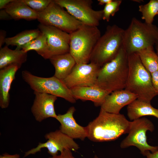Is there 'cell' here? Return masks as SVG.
Returning a JSON list of instances; mask_svg holds the SVG:
<instances>
[{
	"label": "cell",
	"mask_w": 158,
	"mask_h": 158,
	"mask_svg": "<svg viewBox=\"0 0 158 158\" xmlns=\"http://www.w3.org/2000/svg\"><path fill=\"white\" fill-rule=\"evenodd\" d=\"M122 2L121 0H112L105 5L103 10L102 19L109 22L111 16H114L119 10Z\"/></svg>",
	"instance_id": "obj_27"
},
{
	"label": "cell",
	"mask_w": 158,
	"mask_h": 158,
	"mask_svg": "<svg viewBox=\"0 0 158 158\" xmlns=\"http://www.w3.org/2000/svg\"><path fill=\"white\" fill-rule=\"evenodd\" d=\"M75 111L74 107H71L66 113L58 115L56 119L60 123L59 130L63 133L73 139L84 140L87 138V128L76 122L73 116Z\"/></svg>",
	"instance_id": "obj_15"
},
{
	"label": "cell",
	"mask_w": 158,
	"mask_h": 158,
	"mask_svg": "<svg viewBox=\"0 0 158 158\" xmlns=\"http://www.w3.org/2000/svg\"><path fill=\"white\" fill-rule=\"evenodd\" d=\"M83 24L97 27L102 19L103 10H95L92 0H54Z\"/></svg>",
	"instance_id": "obj_10"
},
{
	"label": "cell",
	"mask_w": 158,
	"mask_h": 158,
	"mask_svg": "<svg viewBox=\"0 0 158 158\" xmlns=\"http://www.w3.org/2000/svg\"><path fill=\"white\" fill-rule=\"evenodd\" d=\"M69 53L76 63H89L101 32L97 26L83 24L70 34Z\"/></svg>",
	"instance_id": "obj_6"
},
{
	"label": "cell",
	"mask_w": 158,
	"mask_h": 158,
	"mask_svg": "<svg viewBox=\"0 0 158 158\" xmlns=\"http://www.w3.org/2000/svg\"><path fill=\"white\" fill-rule=\"evenodd\" d=\"M35 95L31 108V112L35 120L41 122L49 118H56L54 103L57 97L46 93L34 92Z\"/></svg>",
	"instance_id": "obj_14"
},
{
	"label": "cell",
	"mask_w": 158,
	"mask_h": 158,
	"mask_svg": "<svg viewBox=\"0 0 158 158\" xmlns=\"http://www.w3.org/2000/svg\"><path fill=\"white\" fill-rule=\"evenodd\" d=\"M130 123L123 114L108 113L100 109L98 116L86 126L87 138L95 142L114 140L128 133Z\"/></svg>",
	"instance_id": "obj_1"
},
{
	"label": "cell",
	"mask_w": 158,
	"mask_h": 158,
	"mask_svg": "<svg viewBox=\"0 0 158 158\" xmlns=\"http://www.w3.org/2000/svg\"><path fill=\"white\" fill-rule=\"evenodd\" d=\"M27 52L21 50H12L7 46L0 49V69L12 65L21 67L27 60Z\"/></svg>",
	"instance_id": "obj_22"
},
{
	"label": "cell",
	"mask_w": 158,
	"mask_h": 158,
	"mask_svg": "<svg viewBox=\"0 0 158 158\" xmlns=\"http://www.w3.org/2000/svg\"><path fill=\"white\" fill-rule=\"evenodd\" d=\"M151 74L153 87L158 95V71Z\"/></svg>",
	"instance_id": "obj_30"
},
{
	"label": "cell",
	"mask_w": 158,
	"mask_h": 158,
	"mask_svg": "<svg viewBox=\"0 0 158 158\" xmlns=\"http://www.w3.org/2000/svg\"><path fill=\"white\" fill-rule=\"evenodd\" d=\"M125 31L116 25L108 26L97 41L90 62L101 67L115 58L124 47Z\"/></svg>",
	"instance_id": "obj_4"
},
{
	"label": "cell",
	"mask_w": 158,
	"mask_h": 158,
	"mask_svg": "<svg viewBox=\"0 0 158 158\" xmlns=\"http://www.w3.org/2000/svg\"><path fill=\"white\" fill-rule=\"evenodd\" d=\"M20 67L13 64L0 69V106L2 109H6L9 106L11 84Z\"/></svg>",
	"instance_id": "obj_17"
},
{
	"label": "cell",
	"mask_w": 158,
	"mask_h": 158,
	"mask_svg": "<svg viewBox=\"0 0 158 158\" xmlns=\"http://www.w3.org/2000/svg\"><path fill=\"white\" fill-rule=\"evenodd\" d=\"M38 29L46 37L47 48L44 58L49 59L53 56L69 53L70 34L40 23Z\"/></svg>",
	"instance_id": "obj_12"
},
{
	"label": "cell",
	"mask_w": 158,
	"mask_h": 158,
	"mask_svg": "<svg viewBox=\"0 0 158 158\" xmlns=\"http://www.w3.org/2000/svg\"><path fill=\"white\" fill-rule=\"evenodd\" d=\"M141 18L147 24H152L155 16L158 13V0H151L148 3L139 6Z\"/></svg>",
	"instance_id": "obj_26"
},
{
	"label": "cell",
	"mask_w": 158,
	"mask_h": 158,
	"mask_svg": "<svg viewBox=\"0 0 158 158\" xmlns=\"http://www.w3.org/2000/svg\"></svg>",
	"instance_id": "obj_39"
},
{
	"label": "cell",
	"mask_w": 158,
	"mask_h": 158,
	"mask_svg": "<svg viewBox=\"0 0 158 158\" xmlns=\"http://www.w3.org/2000/svg\"><path fill=\"white\" fill-rule=\"evenodd\" d=\"M6 32L5 31L1 30L0 31V48H1L2 46L5 42L6 38Z\"/></svg>",
	"instance_id": "obj_32"
},
{
	"label": "cell",
	"mask_w": 158,
	"mask_h": 158,
	"mask_svg": "<svg viewBox=\"0 0 158 158\" xmlns=\"http://www.w3.org/2000/svg\"><path fill=\"white\" fill-rule=\"evenodd\" d=\"M142 63L150 73L158 71V55L154 51L153 47H150L136 52Z\"/></svg>",
	"instance_id": "obj_24"
},
{
	"label": "cell",
	"mask_w": 158,
	"mask_h": 158,
	"mask_svg": "<svg viewBox=\"0 0 158 158\" xmlns=\"http://www.w3.org/2000/svg\"><path fill=\"white\" fill-rule=\"evenodd\" d=\"M12 19L11 17L5 9L0 11V19L1 20H6Z\"/></svg>",
	"instance_id": "obj_31"
},
{
	"label": "cell",
	"mask_w": 158,
	"mask_h": 158,
	"mask_svg": "<svg viewBox=\"0 0 158 158\" xmlns=\"http://www.w3.org/2000/svg\"><path fill=\"white\" fill-rule=\"evenodd\" d=\"M137 98L136 95L125 89L116 90L107 96L101 109L108 113L119 114L123 107Z\"/></svg>",
	"instance_id": "obj_16"
},
{
	"label": "cell",
	"mask_w": 158,
	"mask_h": 158,
	"mask_svg": "<svg viewBox=\"0 0 158 158\" xmlns=\"http://www.w3.org/2000/svg\"><path fill=\"white\" fill-rule=\"evenodd\" d=\"M49 59L55 68L54 76L62 80L69 74L76 64L70 53L53 56Z\"/></svg>",
	"instance_id": "obj_19"
},
{
	"label": "cell",
	"mask_w": 158,
	"mask_h": 158,
	"mask_svg": "<svg viewBox=\"0 0 158 158\" xmlns=\"http://www.w3.org/2000/svg\"><path fill=\"white\" fill-rule=\"evenodd\" d=\"M13 0H0V9H4Z\"/></svg>",
	"instance_id": "obj_35"
},
{
	"label": "cell",
	"mask_w": 158,
	"mask_h": 158,
	"mask_svg": "<svg viewBox=\"0 0 158 158\" xmlns=\"http://www.w3.org/2000/svg\"><path fill=\"white\" fill-rule=\"evenodd\" d=\"M145 156L147 158H158V150L154 153H151L149 150L146 151Z\"/></svg>",
	"instance_id": "obj_33"
},
{
	"label": "cell",
	"mask_w": 158,
	"mask_h": 158,
	"mask_svg": "<svg viewBox=\"0 0 158 158\" xmlns=\"http://www.w3.org/2000/svg\"><path fill=\"white\" fill-rule=\"evenodd\" d=\"M41 34L39 29L26 30L11 37L6 38L5 42L7 46H16V49L21 50L22 47L36 38Z\"/></svg>",
	"instance_id": "obj_23"
},
{
	"label": "cell",
	"mask_w": 158,
	"mask_h": 158,
	"mask_svg": "<svg viewBox=\"0 0 158 158\" xmlns=\"http://www.w3.org/2000/svg\"><path fill=\"white\" fill-rule=\"evenodd\" d=\"M48 158H75L73 155L71 150L67 149L60 152V154L51 156Z\"/></svg>",
	"instance_id": "obj_29"
},
{
	"label": "cell",
	"mask_w": 158,
	"mask_h": 158,
	"mask_svg": "<svg viewBox=\"0 0 158 158\" xmlns=\"http://www.w3.org/2000/svg\"><path fill=\"white\" fill-rule=\"evenodd\" d=\"M100 68L91 62L76 63L69 74L62 80L70 89L96 85Z\"/></svg>",
	"instance_id": "obj_13"
},
{
	"label": "cell",
	"mask_w": 158,
	"mask_h": 158,
	"mask_svg": "<svg viewBox=\"0 0 158 158\" xmlns=\"http://www.w3.org/2000/svg\"><path fill=\"white\" fill-rule=\"evenodd\" d=\"M23 79L34 92L51 94L63 98L68 102L74 103L76 100L71 90L62 80L54 76L43 78L33 75L27 71H22Z\"/></svg>",
	"instance_id": "obj_7"
},
{
	"label": "cell",
	"mask_w": 158,
	"mask_h": 158,
	"mask_svg": "<svg viewBox=\"0 0 158 158\" xmlns=\"http://www.w3.org/2000/svg\"><path fill=\"white\" fill-rule=\"evenodd\" d=\"M37 20L40 24L54 27L69 34L83 25L54 0L52 1L45 10L38 13Z\"/></svg>",
	"instance_id": "obj_8"
},
{
	"label": "cell",
	"mask_w": 158,
	"mask_h": 158,
	"mask_svg": "<svg viewBox=\"0 0 158 158\" xmlns=\"http://www.w3.org/2000/svg\"><path fill=\"white\" fill-rule=\"evenodd\" d=\"M129 71L125 89L148 103L158 94L153 86L151 74L144 66L136 52L128 54Z\"/></svg>",
	"instance_id": "obj_3"
},
{
	"label": "cell",
	"mask_w": 158,
	"mask_h": 158,
	"mask_svg": "<svg viewBox=\"0 0 158 158\" xmlns=\"http://www.w3.org/2000/svg\"><path fill=\"white\" fill-rule=\"evenodd\" d=\"M158 42V27L135 18L125 31L124 47L128 54L153 47Z\"/></svg>",
	"instance_id": "obj_5"
},
{
	"label": "cell",
	"mask_w": 158,
	"mask_h": 158,
	"mask_svg": "<svg viewBox=\"0 0 158 158\" xmlns=\"http://www.w3.org/2000/svg\"><path fill=\"white\" fill-rule=\"evenodd\" d=\"M44 137L47 141L39 142L37 146L26 152L23 158L31 154L40 152L42 149L46 148L48 153L51 156L58 154L64 150L68 149L76 151L80 148L79 145L73 139L63 133L59 129L51 131L45 134Z\"/></svg>",
	"instance_id": "obj_11"
},
{
	"label": "cell",
	"mask_w": 158,
	"mask_h": 158,
	"mask_svg": "<svg viewBox=\"0 0 158 158\" xmlns=\"http://www.w3.org/2000/svg\"><path fill=\"white\" fill-rule=\"evenodd\" d=\"M31 9L38 13L45 10L52 0H23Z\"/></svg>",
	"instance_id": "obj_28"
},
{
	"label": "cell",
	"mask_w": 158,
	"mask_h": 158,
	"mask_svg": "<svg viewBox=\"0 0 158 158\" xmlns=\"http://www.w3.org/2000/svg\"><path fill=\"white\" fill-rule=\"evenodd\" d=\"M154 129L152 123L146 118H141L131 121L128 135L121 142V147L125 148L131 146H135L144 156L146 151L152 153L156 152L158 150V147L148 144L146 135L147 131L152 132Z\"/></svg>",
	"instance_id": "obj_9"
},
{
	"label": "cell",
	"mask_w": 158,
	"mask_h": 158,
	"mask_svg": "<svg viewBox=\"0 0 158 158\" xmlns=\"http://www.w3.org/2000/svg\"><path fill=\"white\" fill-rule=\"evenodd\" d=\"M156 48L157 51V54L158 55V42L155 44Z\"/></svg>",
	"instance_id": "obj_37"
},
{
	"label": "cell",
	"mask_w": 158,
	"mask_h": 158,
	"mask_svg": "<svg viewBox=\"0 0 158 158\" xmlns=\"http://www.w3.org/2000/svg\"><path fill=\"white\" fill-rule=\"evenodd\" d=\"M70 89L76 100L91 101L96 107L101 106L107 96L110 93L96 85L76 87Z\"/></svg>",
	"instance_id": "obj_18"
},
{
	"label": "cell",
	"mask_w": 158,
	"mask_h": 158,
	"mask_svg": "<svg viewBox=\"0 0 158 158\" xmlns=\"http://www.w3.org/2000/svg\"><path fill=\"white\" fill-rule=\"evenodd\" d=\"M47 48L46 37L41 32L37 37L23 46L21 49L27 52L30 50H34L44 58Z\"/></svg>",
	"instance_id": "obj_25"
},
{
	"label": "cell",
	"mask_w": 158,
	"mask_h": 158,
	"mask_svg": "<svg viewBox=\"0 0 158 158\" xmlns=\"http://www.w3.org/2000/svg\"><path fill=\"white\" fill-rule=\"evenodd\" d=\"M0 158H20V156L19 154H10L5 153L1 155Z\"/></svg>",
	"instance_id": "obj_34"
},
{
	"label": "cell",
	"mask_w": 158,
	"mask_h": 158,
	"mask_svg": "<svg viewBox=\"0 0 158 158\" xmlns=\"http://www.w3.org/2000/svg\"><path fill=\"white\" fill-rule=\"evenodd\" d=\"M112 0H98V4L101 5H106L111 2Z\"/></svg>",
	"instance_id": "obj_36"
},
{
	"label": "cell",
	"mask_w": 158,
	"mask_h": 158,
	"mask_svg": "<svg viewBox=\"0 0 158 158\" xmlns=\"http://www.w3.org/2000/svg\"><path fill=\"white\" fill-rule=\"evenodd\" d=\"M128 71V54L123 47L115 58L100 68L96 85L109 93L124 89Z\"/></svg>",
	"instance_id": "obj_2"
},
{
	"label": "cell",
	"mask_w": 158,
	"mask_h": 158,
	"mask_svg": "<svg viewBox=\"0 0 158 158\" xmlns=\"http://www.w3.org/2000/svg\"><path fill=\"white\" fill-rule=\"evenodd\" d=\"M12 19L30 20L37 19L38 13L29 7L23 0H13L4 9Z\"/></svg>",
	"instance_id": "obj_20"
},
{
	"label": "cell",
	"mask_w": 158,
	"mask_h": 158,
	"mask_svg": "<svg viewBox=\"0 0 158 158\" xmlns=\"http://www.w3.org/2000/svg\"><path fill=\"white\" fill-rule=\"evenodd\" d=\"M127 116L133 121L146 116H154L158 119V109L152 107L150 103L137 99L128 105Z\"/></svg>",
	"instance_id": "obj_21"
},
{
	"label": "cell",
	"mask_w": 158,
	"mask_h": 158,
	"mask_svg": "<svg viewBox=\"0 0 158 158\" xmlns=\"http://www.w3.org/2000/svg\"><path fill=\"white\" fill-rule=\"evenodd\" d=\"M94 158H98L96 155H95L94 157Z\"/></svg>",
	"instance_id": "obj_38"
}]
</instances>
